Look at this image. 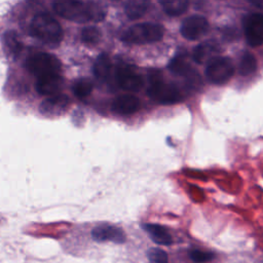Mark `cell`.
<instances>
[{"label":"cell","instance_id":"6da1fadb","mask_svg":"<svg viewBox=\"0 0 263 263\" xmlns=\"http://www.w3.org/2000/svg\"><path fill=\"white\" fill-rule=\"evenodd\" d=\"M52 7L60 16L76 23L100 22L106 14L100 4L81 0H54Z\"/></svg>","mask_w":263,"mask_h":263},{"label":"cell","instance_id":"7a4b0ae2","mask_svg":"<svg viewBox=\"0 0 263 263\" xmlns=\"http://www.w3.org/2000/svg\"><path fill=\"white\" fill-rule=\"evenodd\" d=\"M33 36L46 43H59L63 38L60 24L47 13L36 14L30 25Z\"/></svg>","mask_w":263,"mask_h":263},{"label":"cell","instance_id":"3957f363","mask_svg":"<svg viewBox=\"0 0 263 263\" xmlns=\"http://www.w3.org/2000/svg\"><path fill=\"white\" fill-rule=\"evenodd\" d=\"M150 85L148 87V95L150 98L160 104H175L182 100L180 89L171 83H165L159 71L153 70L149 75Z\"/></svg>","mask_w":263,"mask_h":263},{"label":"cell","instance_id":"277c9868","mask_svg":"<svg viewBox=\"0 0 263 263\" xmlns=\"http://www.w3.org/2000/svg\"><path fill=\"white\" fill-rule=\"evenodd\" d=\"M163 28L158 24L143 23L129 27L121 36L122 41L130 44H146L159 41L163 37Z\"/></svg>","mask_w":263,"mask_h":263},{"label":"cell","instance_id":"5b68a950","mask_svg":"<svg viewBox=\"0 0 263 263\" xmlns=\"http://www.w3.org/2000/svg\"><path fill=\"white\" fill-rule=\"evenodd\" d=\"M27 67L35 76L41 77L51 74H60L61 63L52 54L39 52L30 57L27 61Z\"/></svg>","mask_w":263,"mask_h":263},{"label":"cell","instance_id":"8992f818","mask_svg":"<svg viewBox=\"0 0 263 263\" xmlns=\"http://www.w3.org/2000/svg\"><path fill=\"white\" fill-rule=\"evenodd\" d=\"M234 73V67L230 59L216 57L212 59L205 68V75L209 81L215 84L227 82Z\"/></svg>","mask_w":263,"mask_h":263},{"label":"cell","instance_id":"52a82bcc","mask_svg":"<svg viewBox=\"0 0 263 263\" xmlns=\"http://www.w3.org/2000/svg\"><path fill=\"white\" fill-rule=\"evenodd\" d=\"M243 32L251 46H259L263 43V14L251 13L243 18Z\"/></svg>","mask_w":263,"mask_h":263},{"label":"cell","instance_id":"ba28073f","mask_svg":"<svg viewBox=\"0 0 263 263\" xmlns=\"http://www.w3.org/2000/svg\"><path fill=\"white\" fill-rule=\"evenodd\" d=\"M209 30L208 21L201 15H192L185 18L181 25L180 32L188 40H197Z\"/></svg>","mask_w":263,"mask_h":263},{"label":"cell","instance_id":"9c48e42d","mask_svg":"<svg viewBox=\"0 0 263 263\" xmlns=\"http://www.w3.org/2000/svg\"><path fill=\"white\" fill-rule=\"evenodd\" d=\"M116 81L118 85L128 91H137L143 86V78L141 75L135 72L130 66H120L116 70Z\"/></svg>","mask_w":263,"mask_h":263},{"label":"cell","instance_id":"30bf717a","mask_svg":"<svg viewBox=\"0 0 263 263\" xmlns=\"http://www.w3.org/2000/svg\"><path fill=\"white\" fill-rule=\"evenodd\" d=\"M69 103H70V100L68 96L57 93L45 99L41 103L39 107V111L44 116H48V117L58 116L66 111V109L69 106Z\"/></svg>","mask_w":263,"mask_h":263},{"label":"cell","instance_id":"8fae6325","mask_svg":"<svg viewBox=\"0 0 263 263\" xmlns=\"http://www.w3.org/2000/svg\"><path fill=\"white\" fill-rule=\"evenodd\" d=\"M91 236L97 241L110 240L115 243H122L125 241V234L119 227L112 225H100L92 229Z\"/></svg>","mask_w":263,"mask_h":263},{"label":"cell","instance_id":"7c38bea8","mask_svg":"<svg viewBox=\"0 0 263 263\" xmlns=\"http://www.w3.org/2000/svg\"><path fill=\"white\" fill-rule=\"evenodd\" d=\"M63 84L60 74H51L38 77L36 82V90L42 96H53L59 93Z\"/></svg>","mask_w":263,"mask_h":263},{"label":"cell","instance_id":"4fadbf2b","mask_svg":"<svg viewBox=\"0 0 263 263\" xmlns=\"http://www.w3.org/2000/svg\"><path fill=\"white\" fill-rule=\"evenodd\" d=\"M140 108V101L133 95H122L117 97L112 103L113 112L121 115H129Z\"/></svg>","mask_w":263,"mask_h":263},{"label":"cell","instance_id":"5bb4252c","mask_svg":"<svg viewBox=\"0 0 263 263\" xmlns=\"http://www.w3.org/2000/svg\"><path fill=\"white\" fill-rule=\"evenodd\" d=\"M219 51L218 45L213 41H208L197 45L193 50V60L198 64H204L214 59L215 53Z\"/></svg>","mask_w":263,"mask_h":263},{"label":"cell","instance_id":"9a60e30c","mask_svg":"<svg viewBox=\"0 0 263 263\" xmlns=\"http://www.w3.org/2000/svg\"><path fill=\"white\" fill-rule=\"evenodd\" d=\"M143 229L148 233L150 238L158 245L170 246L173 241L171 234L163 226L158 224H144Z\"/></svg>","mask_w":263,"mask_h":263},{"label":"cell","instance_id":"2e32d148","mask_svg":"<svg viewBox=\"0 0 263 263\" xmlns=\"http://www.w3.org/2000/svg\"><path fill=\"white\" fill-rule=\"evenodd\" d=\"M150 0H126L124 5V11L126 15L136 20L141 17L147 10Z\"/></svg>","mask_w":263,"mask_h":263},{"label":"cell","instance_id":"e0dca14e","mask_svg":"<svg viewBox=\"0 0 263 263\" xmlns=\"http://www.w3.org/2000/svg\"><path fill=\"white\" fill-rule=\"evenodd\" d=\"M168 69L174 74L184 77L188 76L193 71L187 57L184 54H179L172 59V61L168 64Z\"/></svg>","mask_w":263,"mask_h":263},{"label":"cell","instance_id":"ac0fdd59","mask_svg":"<svg viewBox=\"0 0 263 263\" xmlns=\"http://www.w3.org/2000/svg\"><path fill=\"white\" fill-rule=\"evenodd\" d=\"M164 12L171 16L184 13L188 7L189 0H158Z\"/></svg>","mask_w":263,"mask_h":263},{"label":"cell","instance_id":"d6986e66","mask_svg":"<svg viewBox=\"0 0 263 263\" xmlns=\"http://www.w3.org/2000/svg\"><path fill=\"white\" fill-rule=\"evenodd\" d=\"M110 71H111V62L108 54L101 53L97 58L93 64V73L96 77L99 78L100 80H105L110 75Z\"/></svg>","mask_w":263,"mask_h":263},{"label":"cell","instance_id":"ffe728a7","mask_svg":"<svg viewBox=\"0 0 263 263\" xmlns=\"http://www.w3.org/2000/svg\"><path fill=\"white\" fill-rule=\"evenodd\" d=\"M257 69V60L255 55L251 52L246 51L239 61L238 72L242 76H248L253 74Z\"/></svg>","mask_w":263,"mask_h":263},{"label":"cell","instance_id":"44dd1931","mask_svg":"<svg viewBox=\"0 0 263 263\" xmlns=\"http://www.w3.org/2000/svg\"><path fill=\"white\" fill-rule=\"evenodd\" d=\"M72 89H73L74 95L77 98L84 99L90 95V92L92 90V83L88 79L80 78L74 82Z\"/></svg>","mask_w":263,"mask_h":263},{"label":"cell","instance_id":"7402d4cb","mask_svg":"<svg viewBox=\"0 0 263 263\" xmlns=\"http://www.w3.org/2000/svg\"><path fill=\"white\" fill-rule=\"evenodd\" d=\"M101 38V32L98 28L93 26L85 27L81 32V40L85 44L93 45L99 42Z\"/></svg>","mask_w":263,"mask_h":263},{"label":"cell","instance_id":"603a6c76","mask_svg":"<svg viewBox=\"0 0 263 263\" xmlns=\"http://www.w3.org/2000/svg\"><path fill=\"white\" fill-rule=\"evenodd\" d=\"M4 39L7 48L12 54L16 55L22 50V43L13 32H7L4 36Z\"/></svg>","mask_w":263,"mask_h":263},{"label":"cell","instance_id":"cb8c5ba5","mask_svg":"<svg viewBox=\"0 0 263 263\" xmlns=\"http://www.w3.org/2000/svg\"><path fill=\"white\" fill-rule=\"evenodd\" d=\"M148 263H168L167 255L158 248H152L148 252Z\"/></svg>","mask_w":263,"mask_h":263},{"label":"cell","instance_id":"d4e9b609","mask_svg":"<svg viewBox=\"0 0 263 263\" xmlns=\"http://www.w3.org/2000/svg\"><path fill=\"white\" fill-rule=\"evenodd\" d=\"M214 255L210 252H203L200 250H193L190 252V258L198 263H204L209 262L213 259Z\"/></svg>","mask_w":263,"mask_h":263},{"label":"cell","instance_id":"484cf974","mask_svg":"<svg viewBox=\"0 0 263 263\" xmlns=\"http://www.w3.org/2000/svg\"><path fill=\"white\" fill-rule=\"evenodd\" d=\"M251 4L257 7H263V0H248Z\"/></svg>","mask_w":263,"mask_h":263}]
</instances>
